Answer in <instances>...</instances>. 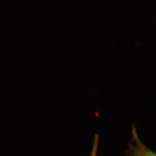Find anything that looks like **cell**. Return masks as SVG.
<instances>
[{"label": "cell", "instance_id": "cell-2", "mask_svg": "<svg viewBox=\"0 0 156 156\" xmlns=\"http://www.w3.org/2000/svg\"><path fill=\"white\" fill-rule=\"evenodd\" d=\"M98 140H99V136L98 135H96L93 146H92V152H91L90 156H97L98 148Z\"/></svg>", "mask_w": 156, "mask_h": 156}, {"label": "cell", "instance_id": "cell-1", "mask_svg": "<svg viewBox=\"0 0 156 156\" xmlns=\"http://www.w3.org/2000/svg\"><path fill=\"white\" fill-rule=\"evenodd\" d=\"M132 140L128 150L129 156H156V153L148 148L140 139L135 127L132 129Z\"/></svg>", "mask_w": 156, "mask_h": 156}]
</instances>
